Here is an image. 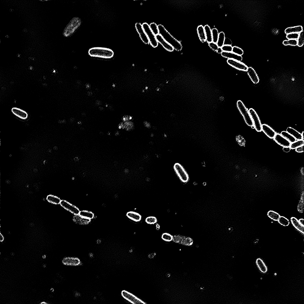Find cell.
<instances>
[{"label": "cell", "mask_w": 304, "mask_h": 304, "mask_svg": "<svg viewBox=\"0 0 304 304\" xmlns=\"http://www.w3.org/2000/svg\"><path fill=\"white\" fill-rule=\"evenodd\" d=\"M90 56L92 57L108 59L112 58L115 54L114 51L109 48L96 47L90 49L88 51Z\"/></svg>", "instance_id": "cell-1"}, {"label": "cell", "mask_w": 304, "mask_h": 304, "mask_svg": "<svg viewBox=\"0 0 304 304\" xmlns=\"http://www.w3.org/2000/svg\"><path fill=\"white\" fill-rule=\"evenodd\" d=\"M159 34L177 51L182 50L183 46L180 42L173 37L162 25H158Z\"/></svg>", "instance_id": "cell-2"}, {"label": "cell", "mask_w": 304, "mask_h": 304, "mask_svg": "<svg viewBox=\"0 0 304 304\" xmlns=\"http://www.w3.org/2000/svg\"><path fill=\"white\" fill-rule=\"evenodd\" d=\"M82 22L78 17H74L70 21L64 30L63 34L66 37H69L74 34L81 26Z\"/></svg>", "instance_id": "cell-3"}, {"label": "cell", "mask_w": 304, "mask_h": 304, "mask_svg": "<svg viewBox=\"0 0 304 304\" xmlns=\"http://www.w3.org/2000/svg\"><path fill=\"white\" fill-rule=\"evenodd\" d=\"M238 108L243 116L245 121L248 126L254 128L253 123L251 118L249 110H248L243 102L240 100L237 103Z\"/></svg>", "instance_id": "cell-4"}, {"label": "cell", "mask_w": 304, "mask_h": 304, "mask_svg": "<svg viewBox=\"0 0 304 304\" xmlns=\"http://www.w3.org/2000/svg\"><path fill=\"white\" fill-rule=\"evenodd\" d=\"M174 169L177 176L182 182L187 183L189 180V175L183 166L176 163L174 166Z\"/></svg>", "instance_id": "cell-5"}, {"label": "cell", "mask_w": 304, "mask_h": 304, "mask_svg": "<svg viewBox=\"0 0 304 304\" xmlns=\"http://www.w3.org/2000/svg\"><path fill=\"white\" fill-rule=\"evenodd\" d=\"M143 28L149 40V43L154 48L157 47L158 45L156 36L151 30L149 25L144 23L142 24Z\"/></svg>", "instance_id": "cell-6"}, {"label": "cell", "mask_w": 304, "mask_h": 304, "mask_svg": "<svg viewBox=\"0 0 304 304\" xmlns=\"http://www.w3.org/2000/svg\"><path fill=\"white\" fill-rule=\"evenodd\" d=\"M121 295L125 299L133 304H146L144 301L129 292L123 290Z\"/></svg>", "instance_id": "cell-7"}, {"label": "cell", "mask_w": 304, "mask_h": 304, "mask_svg": "<svg viewBox=\"0 0 304 304\" xmlns=\"http://www.w3.org/2000/svg\"><path fill=\"white\" fill-rule=\"evenodd\" d=\"M249 112L253 123L255 128L257 132H261L262 130V125L258 115L255 110L252 108L250 109Z\"/></svg>", "instance_id": "cell-8"}, {"label": "cell", "mask_w": 304, "mask_h": 304, "mask_svg": "<svg viewBox=\"0 0 304 304\" xmlns=\"http://www.w3.org/2000/svg\"><path fill=\"white\" fill-rule=\"evenodd\" d=\"M173 241L175 243L187 246H191L193 242L191 238L179 235L173 236Z\"/></svg>", "instance_id": "cell-9"}, {"label": "cell", "mask_w": 304, "mask_h": 304, "mask_svg": "<svg viewBox=\"0 0 304 304\" xmlns=\"http://www.w3.org/2000/svg\"><path fill=\"white\" fill-rule=\"evenodd\" d=\"M60 205L65 210L74 215L79 214L80 211L78 208L69 202L64 200H62L61 201Z\"/></svg>", "instance_id": "cell-10"}, {"label": "cell", "mask_w": 304, "mask_h": 304, "mask_svg": "<svg viewBox=\"0 0 304 304\" xmlns=\"http://www.w3.org/2000/svg\"><path fill=\"white\" fill-rule=\"evenodd\" d=\"M228 64L237 69L244 71H246L248 67L244 63L237 60L228 59L227 60Z\"/></svg>", "instance_id": "cell-11"}, {"label": "cell", "mask_w": 304, "mask_h": 304, "mask_svg": "<svg viewBox=\"0 0 304 304\" xmlns=\"http://www.w3.org/2000/svg\"><path fill=\"white\" fill-rule=\"evenodd\" d=\"M62 262L64 265L70 266H78L82 264L80 260L75 257H66L63 260Z\"/></svg>", "instance_id": "cell-12"}, {"label": "cell", "mask_w": 304, "mask_h": 304, "mask_svg": "<svg viewBox=\"0 0 304 304\" xmlns=\"http://www.w3.org/2000/svg\"><path fill=\"white\" fill-rule=\"evenodd\" d=\"M135 27L143 42L146 44H149V40L143 28L142 25L140 23H137L135 24Z\"/></svg>", "instance_id": "cell-13"}, {"label": "cell", "mask_w": 304, "mask_h": 304, "mask_svg": "<svg viewBox=\"0 0 304 304\" xmlns=\"http://www.w3.org/2000/svg\"><path fill=\"white\" fill-rule=\"evenodd\" d=\"M275 141L283 147H289L291 143L289 142L281 134L277 133L274 138Z\"/></svg>", "instance_id": "cell-14"}, {"label": "cell", "mask_w": 304, "mask_h": 304, "mask_svg": "<svg viewBox=\"0 0 304 304\" xmlns=\"http://www.w3.org/2000/svg\"><path fill=\"white\" fill-rule=\"evenodd\" d=\"M156 38L158 43L160 44L166 50L170 52L173 51L174 50L173 47L160 34L156 35Z\"/></svg>", "instance_id": "cell-15"}, {"label": "cell", "mask_w": 304, "mask_h": 304, "mask_svg": "<svg viewBox=\"0 0 304 304\" xmlns=\"http://www.w3.org/2000/svg\"><path fill=\"white\" fill-rule=\"evenodd\" d=\"M247 74L253 83L257 84L259 81V77L254 69L251 67H248L246 71Z\"/></svg>", "instance_id": "cell-16"}, {"label": "cell", "mask_w": 304, "mask_h": 304, "mask_svg": "<svg viewBox=\"0 0 304 304\" xmlns=\"http://www.w3.org/2000/svg\"><path fill=\"white\" fill-rule=\"evenodd\" d=\"M262 130L271 139H274L277 133L275 131L266 124H263L262 126Z\"/></svg>", "instance_id": "cell-17"}, {"label": "cell", "mask_w": 304, "mask_h": 304, "mask_svg": "<svg viewBox=\"0 0 304 304\" xmlns=\"http://www.w3.org/2000/svg\"><path fill=\"white\" fill-rule=\"evenodd\" d=\"M12 112L14 115L23 119H26L28 117V115L26 112L18 108H12Z\"/></svg>", "instance_id": "cell-18"}, {"label": "cell", "mask_w": 304, "mask_h": 304, "mask_svg": "<svg viewBox=\"0 0 304 304\" xmlns=\"http://www.w3.org/2000/svg\"><path fill=\"white\" fill-rule=\"evenodd\" d=\"M221 54L223 57L228 59L235 60L241 62L242 60V56L235 54L232 52L223 51L221 53Z\"/></svg>", "instance_id": "cell-19"}, {"label": "cell", "mask_w": 304, "mask_h": 304, "mask_svg": "<svg viewBox=\"0 0 304 304\" xmlns=\"http://www.w3.org/2000/svg\"><path fill=\"white\" fill-rule=\"evenodd\" d=\"M286 131L294 137L296 140H304V137L301 133L294 129L289 127L287 128Z\"/></svg>", "instance_id": "cell-20"}, {"label": "cell", "mask_w": 304, "mask_h": 304, "mask_svg": "<svg viewBox=\"0 0 304 304\" xmlns=\"http://www.w3.org/2000/svg\"><path fill=\"white\" fill-rule=\"evenodd\" d=\"M126 216L129 219L136 222L140 221L142 219L141 215L139 213L133 211L128 212Z\"/></svg>", "instance_id": "cell-21"}, {"label": "cell", "mask_w": 304, "mask_h": 304, "mask_svg": "<svg viewBox=\"0 0 304 304\" xmlns=\"http://www.w3.org/2000/svg\"><path fill=\"white\" fill-rule=\"evenodd\" d=\"M73 220L76 224L85 225L88 224L90 222V220L83 217L78 214L75 215L73 218Z\"/></svg>", "instance_id": "cell-22"}, {"label": "cell", "mask_w": 304, "mask_h": 304, "mask_svg": "<svg viewBox=\"0 0 304 304\" xmlns=\"http://www.w3.org/2000/svg\"><path fill=\"white\" fill-rule=\"evenodd\" d=\"M303 27L301 26L287 28L285 30V33L287 35L291 33H300L303 31Z\"/></svg>", "instance_id": "cell-23"}, {"label": "cell", "mask_w": 304, "mask_h": 304, "mask_svg": "<svg viewBox=\"0 0 304 304\" xmlns=\"http://www.w3.org/2000/svg\"><path fill=\"white\" fill-rule=\"evenodd\" d=\"M256 264L260 271L263 273H267L268 268L264 261L261 259L258 258L256 261Z\"/></svg>", "instance_id": "cell-24"}, {"label": "cell", "mask_w": 304, "mask_h": 304, "mask_svg": "<svg viewBox=\"0 0 304 304\" xmlns=\"http://www.w3.org/2000/svg\"><path fill=\"white\" fill-rule=\"evenodd\" d=\"M204 28L207 42L209 43L212 42V31L210 26L208 25H206Z\"/></svg>", "instance_id": "cell-25"}, {"label": "cell", "mask_w": 304, "mask_h": 304, "mask_svg": "<svg viewBox=\"0 0 304 304\" xmlns=\"http://www.w3.org/2000/svg\"><path fill=\"white\" fill-rule=\"evenodd\" d=\"M197 31L199 39L202 43L206 41V37L204 27L202 25L199 26L197 28Z\"/></svg>", "instance_id": "cell-26"}, {"label": "cell", "mask_w": 304, "mask_h": 304, "mask_svg": "<svg viewBox=\"0 0 304 304\" xmlns=\"http://www.w3.org/2000/svg\"><path fill=\"white\" fill-rule=\"evenodd\" d=\"M291 222L294 227L300 232L304 233V226H302L299 223L298 220L295 217L291 218Z\"/></svg>", "instance_id": "cell-27"}, {"label": "cell", "mask_w": 304, "mask_h": 304, "mask_svg": "<svg viewBox=\"0 0 304 304\" xmlns=\"http://www.w3.org/2000/svg\"><path fill=\"white\" fill-rule=\"evenodd\" d=\"M47 199L49 202L56 205L60 204L61 201L59 197L51 195L47 196Z\"/></svg>", "instance_id": "cell-28"}, {"label": "cell", "mask_w": 304, "mask_h": 304, "mask_svg": "<svg viewBox=\"0 0 304 304\" xmlns=\"http://www.w3.org/2000/svg\"><path fill=\"white\" fill-rule=\"evenodd\" d=\"M79 215L83 217L91 220L94 217V214L92 212L86 210L80 211Z\"/></svg>", "instance_id": "cell-29"}, {"label": "cell", "mask_w": 304, "mask_h": 304, "mask_svg": "<svg viewBox=\"0 0 304 304\" xmlns=\"http://www.w3.org/2000/svg\"><path fill=\"white\" fill-rule=\"evenodd\" d=\"M226 37L224 33L221 32L219 33V37L217 44L219 48H221L224 45Z\"/></svg>", "instance_id": "cell-30"}, {"label": "cell", "mask_w": 304, "mask_h": 304, "mask_svg": "<svg viewBox=\"0 0 304 304\" xmlns=\"http://www.w3.org/2000/svg\"><path fill=\"white\" fill-rule=\"evenodd\" d=\"M281 134L291 143L295 142L296 140L294 137L286 131H282L281 133Z\"/></svg>", "instance_id": "cell-31"}, {"label": "cell", "mask_w": 304, "mask_h": 304, "mask_svg": "<svg viewBox=\"0 0 304 304\" xmlns=\"http://www.w3.org/2000/svg\"><path fill=\"white\" fill-rule=\"evenodd\" d=\"M304 144V140H296L295 142L291 143L290 147L291 149H294L303 146Z\"/></svg>", "instance_id": "cell-32"}, {"label": "cell", "mask_w": 304, "mask_h": 304, "mask_svg": "<svg viewBox=\"0 0 304 304\" xmlns=\"http://www.w3.org/2000/svg\"><path fill=\"white\" fill-rule=\"evenodd\" d=\"M268 215L271 219L277 221H278L280 215L277 213L272 211H270L268 213Z\"/></svg>", "instance_id": "cell-33"}, {"label": "cell", "mask_w": 304, "mask_h": 304, "mask_svg": "<svg viewBox=\"0 0 304 304\" xmlns=\"http://www.w3.org/2000/svg\"><path fill=\"white\" fill-rule=\"evenodd\" d=\"M150 28L153 33L156 36L159 34L158 25L155 23H152L149 25Z\"/></svg>", "instance_id": "cell-34"}, {"label": "cell", "mask_w": 304, "mask_h": 304, "mask_svg": "<svg viewBox=\"0 0 304 304\" xmlns=\"http://www.w3.org/2000/svg\"><path fill=\"white\" fill-rule=\"evenodd\" d=\"M161 238L165 242H171L173 240V236L169 233H165L162 234Z\"/></svg>", "instance_id": "cell-35"}, {"label": "cell", "mask_w": 304, "mask_h": 304, "mask_svg": "<svg viewBox=\"0 0 304 304\" xmlns=\"http://www.w3.org/2000/svg\"><path fill=\"white\" fill-rule=\"evenodd\" d=\"M145 222L148 224L154 225L157 223L158 220L156 217H155L149 216L146 218Z\"/></svg>", "instance_id": "cell-36"}, {"label": "cell", "mask_w": 304, "mask_h": 304, "mask_svg": "<svg viewBox=\"0 0 304 304\" xmlns=\"http://www.w3.org/2000/svg\"><path fill=\"white\" fill-rule=\"evenodd\" d=\"M283 44L285 46H296L297 45V40L292 39L286 40L283 41Z\"/></svg>", "instance_id": "cell-37"}, {"label": "cell", "mask_w": 304, "mask_h": 304, "mask_svg": "<svg viewBox=\"0 0 304 304\" xmlns=\"http://www.w3.org/2000/svg\"><path fill=\"white\" fill-rule=\"evenodd\" d=\"M212 31V42L217 44L219 35L218 30L217 29L214 28L213 29Z\"/></svg>", "instance_id": "cell-38"}, {"label": "cell", "mask_w": 304, "mask_h": 304, "mask_svg": "<svg viewBox=\"0 0 304 304\" xmlns=\"http://www.w3.org/2000/svg\"><path fill=\"white\" fill-rule=\"evenodd\" d=\"M278 221L281 225L284 226H288L289 224V220L283 216L280 217Z\"/></svg>", "instance_id": "cell-39"}, {"label": "cell", "mask_w": 304, "mask_h": 304, "mask_svg": "<svg viewBox=\"0 0 304 304\" xmlns=\"http://www.w3.org/2000/svg\"><path fill=\"white\" fill-rule=\"evenodd\" d=\"M297 41V46L299 47H302L304 44V38L303 36V31L299 33V36Z\"/></svg>", "instance_id": "cell-40"}, {"label": "cell", "mask_w": 304, "mask_h": 304, "mask_svg": "<svg viewBox=\"0 0 304 304\" xmlns=\"http://www.w3.org/2000/svg\"><path fill=\"white\" fill-rule=\"evenodd\" d=\"M232 52L241 56H242L244 54L243 50L237 46H234L233 47Z\"/></svg>", "instance_id": "cell-41"}, {"label": "cell", "mask_w": 304, "mask_h": 304, "mask_svg": "<svg viewBox=\"0 0 304 304\" xmlns=\"http://www.w3.org/2000/svg\"><path fill=\"white\" fill-rule=\"evenodd\" d=\"M299 33H291L287 35L286 37L288 40L292 39L297 40L299 36Z\"/></svg>", "instance_id": "cell-42"}, {"label": "cell", "mask_w": 304, "mask_h": 304, "mask_svg": "<svg viewBox=\"0 0 304 304\" xmlns=\"http://www.w3.org/2000/svg\"><path fill=\"white\" fill-rule=\"evenodd\" d=\"M221 48L223 51L231 52H232L233 47L231 45H224Z\"/></svg>", "instance_id": "cell-43"}, {"label": "cell", "mask_w": 304, "mask_h": 304, "mask_svg": "<svg viewBox=\"0 0 304 304\" xmlns=\"http://www.w3.org/2000/svg\"><path fill=\"white\" fill-rule=\"evenodd\" d=\"M209 45L210 48L215 51H217L219 48L216 43L213 42L209 43Z\"/></svg>", "instance_id": "cell-44"}, {"label": "cell", "mask_w": 304, "mask_h": 304, "mask_svg": "<svg viewBox=\"0 0 304 304\" xmlns=\"http://www.w3.org/2000/svg\"><path fill=\"white\" fill-rule=\"evenodd\" d=\"M232 43L231 40L228 38H226L224 43V45H232Z\"/></svg>", "instance_id": "cell-45"}, {"label": "cell", "mask_w": 304, "mask_h": 304, "mask_svg": "<svg viewBox=\"0 0 304 304\" xmlns=\"http://www.w3.org/2000/svg\"><path fill=\"white\" fill-rule=\"evenodd\" d=\"M296 151L298 153H303L304 151V145L299 147L296 149Z\"/></svg>", "instance_id": "cell-46"}, {"label": "cell", "mask_w": 304, "mask_h": 304, "mask_svg": "<svg viewBox=\"0 0 304 304\" xmlns=\"http://www.w3.org/2000/svg\"><path fill=\"white\" fill-rule=\"evenodd\" d=\"M291 149L290 147H283V151L285 152V153H287L291 151Z\"/></svg>", "instance_id": "cell-47"}, {"label": "cell", "mask_w": 304, "mask_h": 304, "mask_svg": "<svg viewBox=\"0 0 304 304\" xmlns=\"http://www.w3.org/2000/svg\"><path fill=\"white\" fill-rule=\"evenodd\" d=\"M4 239V237L1 233H0V241L3 242Z\"/></svg>", "instance_id": "cell-48"}, {"label": "cell", "mask_w": 304, "mask_h": 304, "mask_svg": "<svg viewBox=\"0 0 304 304\" xmlns=\"http://www.w3.org/2000/svg\"><path fill=\"white\" fill-rule=\"evenodd\" d=\"M298 221H299V223H300V224L301 225L303 226H304V220L303 219H300Z\"/></svg>", "instance_id": "cell-49"}, {"label": "cell", "mask_w": 304, "mask_h": 304, "mask_svg": "<svg viewBox=\"0 0 304 304\" xmlns=\"http://www.w3.org/2000/svg\"><path fill=\"white\" fill-rule=\"evenodd\" d=\"M217 51L218 53H221L223 51H222V49L221 48L219 47Z\"/></svg>", "instance_id": "cell-50"}, {"label": "cell", "mask_w": 304, "mask_h": 304, "mask_svg": "<svg viewBox=\"0 0 304 304\" xmlns=\"http://www.w3.org/2000/svg\"><path fill=\"white\" fill-rule=\"evenodd\" d=\"M74 160L75 161H76V162L78 161V158H77V157H75L74 158Z\"/></svg>", "instance_id": "cell-51"}, {"label": "cell", "mask_w": 304, "mask_h": 304, "mask_svg": "<svg viewBox=\"0 0 304 304\" xmlns=\"http://www.w3.org/2000/svg\"><path fill=\"white\" fill-rule=\"evenodd\" d=\"M41 303V304H47V303H46V302H42Z\"/></svg>", "instance_id": "cell-52"}, {"label": "cell", "mask_w": 304, "mask_h": 304, "mask_svg": "<svg viewBox=\"0 0 304 304\" xmlns=\"http://www.w3.org/2000/svg\"><path fill=\"white\" fill-rule=\"evenodd\" d=\"M51 291H52V292H53V289L52 288L51 289Z\"/></svg>", "instance_id": "cell-53"}, {"label": "cell", "mask_w": 304, "mask_h": 304, "mask_svg": "<svg viewBox=\"0 0 304 304\" xmlns=\"http://www.w3.org/2000/svg\"><path fill=\"white\" fill-rule=\"evenodd\" d=\"M147 88L148 89V87H146V89H147Z\"/></svg>", "instance_id": "cell-54"}]
</instances>
